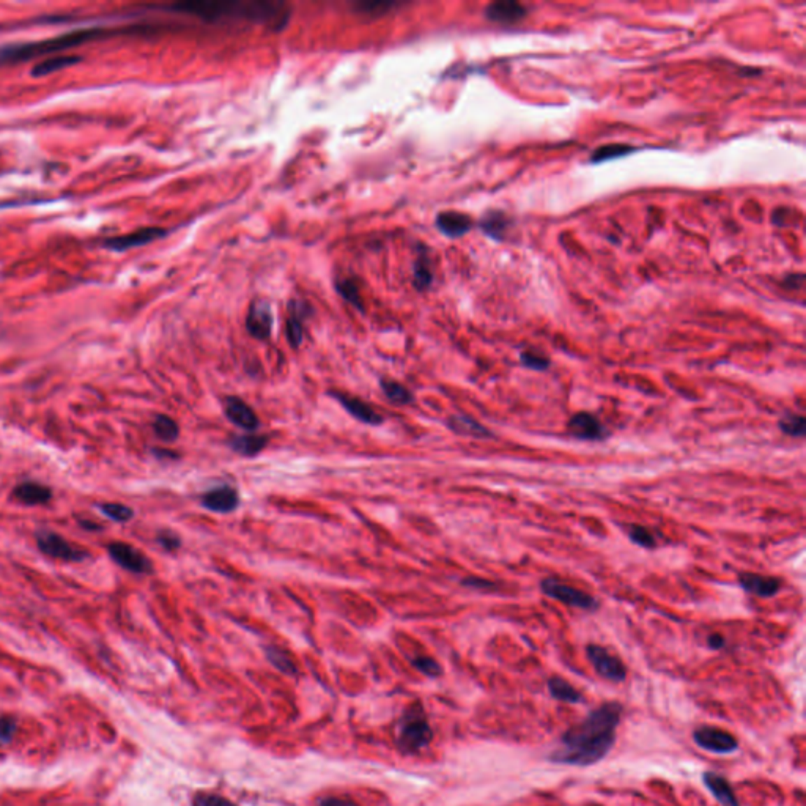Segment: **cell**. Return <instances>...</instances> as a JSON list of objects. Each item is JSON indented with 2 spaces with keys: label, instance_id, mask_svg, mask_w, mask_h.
Returning <instances> with one entry per match:
<instances>
[{
  "label": "cell",
  "instance_id": "6da1fadb",
  "mask_svg": "<svg viewBox=\"0 0 806 806\" xmlns=\"http://www.w3.org/2000/svg\"><path fill=\"white\" fill-rule=\"evenodd\" d=\"M624 709L619 703H605L591 710L584 720L568 728L561 735L547 759L553 764L570 767H591L605 759L616 743Z\"/></svg>",
  "mask_w": 806,
  "mask_h": 806
},
{
  "label": "cell",
  "instance_id": "7a4b0ae2",
  "mask_svg": "<svg viewBox=\"0 0 806 806\" xmlns=\"http://www.w3.org/2000/svg\"><path fill=\"white\" fill-rule=\"evenodd\" d=\"M172 8L205 21L247 20L284 26L289 17V10L284 3L273 2H189L173 5Z\"/></svg>",
  "mask_w": 806,
  "mask_h": 806
},
{
  "label": "cell",
  "instance_id": "3957f363",
  "mask_svg": "<svg viewBox=\"0 0 806 806\" xmlns=\"http://www.w3.org/2000/svg\"><path fill=\"white\" fill-rule=\"evenodd\" d=\"M433 739L426 710L419 703L403 712L396 726V745L402 754H416Z\"/></svg>",
  "mask_w": 806,
  "mask_h": 806
},
{
  "label": "cell",
  "instance_id": "277c9868",
  "mask_svg": "<svg viewBox=\"0 0 806 806\" xmlns=\"http://www.w3.org/2000/svg\"><path fill=\"white\" fill-rule=\"evenodd\" d=\"M96 35H99V30L96 29L76 30V32H70L52 40L0 48V64H16V62L34 59L36 55L57 52L62 51V49L82 45V43L92 40Z\"/></svg>",
  "mask_w": 806,
  "mask_h": 806
},
{
  "label": "cell",
  "instance_id": "5b68a950",
  "mask_svg": "<svg viewBox=\"0 0 806 806\" xmlns=\"http://www.w3.org/2000/svg\"><path fill=\"white\" fill-rule=\"evenodd\" d=\"M540 591L545 593V596L552 597L554 600H558V602L567 605V607H572V608H580V610H596L598 607V602L596 600V597H592L591 593H587L581 589H577V587H572L566 583H561L556 578H545L540 581Z\"/></svg>",
  "mask_w": 806,
  "mask_h": 806
},
{
  "label": "cell",
  "instance_id": "8992f818",
  "mask_svg": "<svg viewBox=\"0 0 806 806\" xmlns=\"http://www.w3.org/2000/svg\"><path fill=\"white\" fill-rule=\"evenodd\" d=\"M586 655L598 676L611 680V682H624L627 677V668L622 660L611 654L608 649L598 645H589L586 647Z\"/></svg>",
  "mask_w": 806,
  "mask_h": 806
},
{
  "label": "cell",
  "instance_id": "52a82bcc",
  "mask_svg": "<svg viewBox=\"0 0 806 806\" xmlns=\"http://www.w3.org/2000/svg\"><path fill=\"white\" fill-rule=\"evenodd\" d=\"M693 740L699 748L712 754H731L739 749V742L733 734L715 726L696 728L693 731Z\"/></svg>",
  "mask_w": 806,
  "mask_h": 806
},
{
  "label": "cell",
  "instance_id": "ba28073f",
  "mask_svg": "<svg viewBox=\"0 0 806 806\" xmlns=\"http://www.w3.org/2000/svg\"><path fill=\"white\" fill-rule=\"evenodd\" d=\"M36 543H38V548L43 553L55 559L82 561L84 558H87L85 552L73 547L70 542H66L64 539V537L51 533V531H40V533L36 534Z\"/></svg>",
  "mask_w": 806,
  "mask_h": 806
},
{
  "label": "cell",
  "instance_id": "9c48e42d",
  "mask_svg": "<svg viewBox=\"0 0 806 806\" xmlns=\"http://www.w3.org/2000/svg\"><path fill=\"white\" fill-rule=\"evenodd\" d=\"M108 552L110 558L114 559L118 566H122L127 570L133 573H150L153 570L152 562L148 561L147 556H143L139 549L128 545L123 542H114L108 545Z\"/></svg>",
  "mask_w": 806,
  "mask_h": 806
},
{
  "label": "cell",
  "instance_id": "30bf717a",
  "mask_svg": "<svg viewBox=\"0 0 806 806\" xmlns=\"http://www.w3.org/2000/svg\"><path fill=\"white\" fill-rule=\"evenodd\" d=\"M567 432L573 438L583 441H602L608 436V430L600 424L596 416L586 411H580L568 419Z\"/></svg>",
  "mask_w": 806,
  "mask_h": 806
},
{
  "label": "cell",
  "instance_id": "8fae6325",
  "mask_svg": "<svg viewBox=\"0 0 806 806\" xmlns=\"http://www.w3.org/2000/svg\"><path fill=\"white\" fill-rule=\"evenodd\" d=\"M246 329L255 339L266 340L273 329L271 305L265 301L252 303L246 317Z\"/></svg>",
  "mask_w": 806,
  "mask_h": 806
},
{
  "label": "cell",
  "instance_id": "7c38bea8",
  "mask_svg": "<svg viewBox=\"0 0 806 806\" xmlns=\"http://www.w3.org/2000/svg\"><path fill=\"white\" fill-rule=\"evenodd\" d=\"M224 413H226L230 422H233L235 426H238L243 430H247V432H254L260 426L259 416L255 415V411L238 397L230 396L224 398Z\"/></svg>",
  "mask_w": 806,
  "mask_h": 806
},
{
  "label": "cell",
  "instance_id": "4fadbf2b",
  "mask_svg": "<svg viewBox=\"0 0 806 806\" xmlns=\"http://www.w3.org/2000/svg\"><path fill=\"white\" fill-rule=\"evenodd\" d=\"M202 505L216 514H230L240 505V495L233 487L222 485L205 493L202 496Z\"/></svg>",
  "mask_w": 806,
  "mask_h": 806
},
{
  "label": "cell",
  "instance_id": "5bb4252c",
  "mask_svg": "<svg viewBox=\"0 0 806 806\" xmlns=\"http://www.w3.org/2000/svg\"><path fill=\"white\" fill-rule=\"evenodd\" d=\"M329 394L354 417V419L361 421L362 424H367V426H381V424H383L384 417L377 413L370 405L362 402L361 398H354L352 396H347V394L337 391H331Z\"/></svg>",
  "mask_w": 806,
  "mask_h": 806
},
{
  "label": "cell",
  "instance_id": "9a60e30c",
  "mask_svg": "<svg viewBox=\"0 0 806 806\" xmlns=\"http://www.w3.org/2000/svg\"><path fill=\"white\" fill-rule=\"evenodd\" d=\"M166 233H167L166 230H162L159 227L141 229V230H136V232H133V233L115 236V238H109L108 241H106V247L122 252V251H127V249H133V247L148 245V243L161 238V236H164Z\"/></svg>",
  "mask_w": 806,
  "mask_h": 806
},
{
  "label": "cell",
  "instance_id": "2e32d148",
  "mask_svg": "<svg viewBox=\"0 0 806 806\" xmlns=\"http://www.w3.org/2000/svg\"><path fill=\"white\" fill-rule=\"evenodd\" d=\"M739 584L743 591L753 596L770 598L777 596L781 589V581L775 577H765L751 572H743L739 575Z\"/></svg>",
  "mask_w": 806,
  "mask_h": 806
},
{
  "label": "cell",
  "instance_id": "e0dca14e",
  "mask_svg": "<svg viewBox=\"0 0 806 806\" xmlns=\"http://www.w3.org/2000/svg\"><path fill=\"white\" fill-rule=\"evenodd\" d=\"M526 15L528 10L524 8V5L514 2V0H501V2L490 3L489 7L485 8V16L489 17L490 21L499 24L518 22L521 21L523 17H526Z\"/></svg>",
  "mask_w": 806,
  "mask_h": 806
},
{
  "label": "cell",
  "instance_id": "ac0fdd59",
  "mask_svg": "<svg viewBox=\"0 0 806 806\" xmlns=\"http://www.w3.org/2000/svg\"><path fill=\"white\" fill-rule=\"evenodd\" d=\"M436 229L449 238H460L473 229V220L468 215L457 211H445L436 217Z\"/></svg>",
  "mask_w": 806,
  "mask_h": 806
},
{
  "label": "cell",
  "instance_id": "d6986e66",
  "mask_svg": "<svg viewBox=\"0 0 806 806\" xmlns=\"http://www.w3.org/2000/svg\"><path fill=\"white\" fill-rule=\"evenodd\" d=\"M703 783L721 806H740L729 781L715 772L703 773Z\"/></svg>",
  "mask_w": 806,
  "mask_h": 806
},
{
  "label": "cell",
  "instance_id": "ffe728a7",
  "mask_svg": "<svg viewBox=\"0 0 806 806\" xmlns=\"http://www.w3.org/2000/svg\"><path fill=\"white\" fill-rule=\"evenodd\" d=\"M447 427L452 430L454 433L460 436H471V438H480V440H490L493 438V433L482 424L473 419L471 416L466 415H454L447 419Z\"/></svg>",
  "mask_w": 806,
  "mask_h": 806
},
{
  "label": "cell",
  "instance_id": "44dd1931",
  "mask_svg": "<svg viewBox=\"0 0 806 806\" xmlns=\"http://www.w3.org/2000/svg\"><path fill=\"white\" fill-rule=\"evenodd\" d=\"M309 314V308L301 301H292L289 318H287V340L293 348H298L303 342V322Z\"/></svg>",
  "mask_w": 806,
  "mask_h": 806
},
{
  "label": "cell",
  "instance_id": "7402d4cb",
  "mask_svg": "<svg viewBox=\"0 0 806 806\" xmlns=\"http://www.w3.org/2000/svg\"><path fill=\"white\" fill-rule=\"evenodd\" d=\"M268 442H270V436L266 435H236L229 440V446L236 454L245 455V457H254L259 452L264 451Z\"/></svg>",
  "mask_w": 806,
  "mask_h": 806
},
{
  "label": "cell",
  "instance_id": "603a6c76",
  "mask_svg": "<svg viewBox=\"0 0 806 806\" xmlns=\"http://www.w3.org/2000/svg\"><path fill=\"white\" fill-rule=\"evenodd\" d=\"M13 495L17 501H21L24 504L38 505V504H46V503L51 501L52 491L49 490L48 487L41 485V484L26 482V484L17 485Z\"/></svg>",
  "mask_w": 806,
  "mask_h": 806
},
{
  "label": "cell",
  "instance_id": "cb8c5ba5",
  "mask_svg": "<svg viewBox=\"0 0 806 806\" xmlns=\"http://www.w3.org/2000/svg\"><path fill=\"white\" fill-rule=\"evenodd\" d=\"M480 229H482V232L485 235H489L490 238L496 240V241H501L504 238L505 232H508L509 227H510V220L509 216L503 213V211H489L484 217L482 221H480Z\"/></svg>",
  "mask_w": 806,
  "mask_h": 806
},
{
  "label": "cell",
  "instance_id": "d4e9b609",
  "mask_svg": "<svg viewBox=\"0 0 806 806\" xmlns=\"http://www.w3.org/2000/svg\"><path fill=\"white\" fill-rule=\"evenodd\" d=\"M548 691L553 699L561 703L578 704L583 701L581 693L561 677H552L548 680Z\"/></svg>",
  "mask_w": 806,
  "mask_h": 806
},
{
  "label": "cell",
  "instance_id": "484cf974",
  "mask_svg": "<svg viewBox=\"0 0 806 806\" xmlns=\"http://www.w3.org/2000/svg\"><path fill=\"white\" fill-rule=\"evenodd\" d=\"M380 386H381V391L384 392L386 398L392 402L394 405H410L415 402V396L413 392H411L408 387H405L403 384L397 383V381L389 380V378H383L380 381Z\"/></svg>",
  "mask_w": 806,
  "mask_h": 806
},
{
  "label": "cell",
  "instance_id": "4316f807",
  "mask_svg": "<svg viewBox=\"0 0 806 806\" xmlns=\"http://www.w3.org/2000/svg\"><path fill=\"white\" fill-rule=\"evenodd\" d=\"M265 655L270 663L276 668L278 671L284 672L285 676H296L298 674V668L295 660H293L289 654H287L284 649L276 647V646H268L265 647Z\"/></svg>",
  "mask_w": 806,
  "mask_h": 806
},
{
  "label": "cell",
  "instance_id": "83f0119b",
  "mask_svg": "<svg viewBox=\"0 0 806 806\" xmlns=\"http://www.w3.org/2000/svg\"><path fill=\"white\" fill-rule=\"evenodd\" d=\"M78 62H80V57H78V55H60V57H52L41 62L38 65H35L32 74L35 78L48 76V74L51 73L64 70V68H68L71 65H76Z\"/></svg>",
  "mask_w": 806,
  "mask_h": 806
},
{
  "label": "cell",
  "instance_id": "f1b7e54d",
  "mask_svg": "<svg viewBox=\"0 0 806 806\" xmlns=\"http://www.w3.org/2000/svg\"><path fill=\"white\" fill-rule=\"evenodd\" d=\"M153 430L156 436H158L159 440L166 441V442H172L178 438L180 435V427L178 424L175 422L172 417H168L166 415H158L154 417V422H153Z\"/></svg>",
  "mask_w": 806,
  "mask_h": 806
},
{
  "label": "cell",
  "instance_id": "f546056e",
  "mask_svg": "<svg viewBox=\"0 0 806 806\" xmlns=\"http://www.w3.org/2000/svg\"><path fill=\"white\" fill-rule=\"evenodd\" d=\"M632 152H633V147L626 145V143H610V145H603V147L597 148L596 152H593V154L591 156V161L593 162V164H598V162H603V161L622 158V156H626Z\"/></svg>",
  "mask_w": 806,
  "mask_h": 806
},
{
  "label": "cell",
  "instance_id": "4dcf8cb0",
  "mask_svg": "<svg viewBox=\"0 0 806 806\" xmlns=\"http://www.w3.org/2000/svg\"><path fill=\"white\" fill-rule=\"evenodd\" d=\"M336 290L347 303L353 304L356 309L364 310V304H362V298L359 295V287L353 279H337Z\"/></svg>",
  "mask_w": 806,
  "mask_h": 806
},
{
  "label": "cell",
  "instance_id": "1f68e13d",
  "mask_svg": "<svg viewBox=\"0 0 806 806\" xmlns=\"http://www.w3.org/2000/svg\"><path fill=\"white\" fill-rule=\"evenodd\" d=\"M778 427L783 433L789 436H796V438H802L806 433V419L802 415H786L781 417L778 422Z\"/></svg>",
  "mask_w": 806,
  "mask_h": 806
},
{
  "label": "cell",
  "instance_id": "d6a6232c",
  "mask_svg": "<svg viewBox=\"0 0 806 806\" xmlns=\"http://www.w3.org/2000/svg\"><path fill=\"white\" fill-rule=\"evenodd\" d=\"M413 276H415V279H413L415 285L419 290H424V289H427V287L432 285L433 273H432V268H430V261L426 257V254H421V257L417 259V261L415 264Z\"/></svg>",
  "mask_w": 806,
  "mask_h": 806
},
{
  "label": "cell",
  "instance_id": "836d02e7",
  "mask_svg": "<svg viewBox=\"0 0 806 806\" xmlns=\"http://www.w3.org/2000/svg\"><path fill=\"white\" fill-rule=\"evenodd\" d=\"M101 512L104 515H108L110 520L114 521H129L131 518L134 517V512L131 508L124 504H118V503H108V504H103L101 505Z\"/></svg>",
  "mask_w": 806,
  "mask_h": 806
},
{
  "label": "cell",
  "instance_id": "e575fe53",
  "mask_svg": "<svg viewBox=\"0 0 806 806\" xmlns=\"http://www.w3.org/2000/svg\"><path fill=\"white\" fill-rule=\"evenodd\" d=\"M411 665H413L417 671L426 674L427 677H440L442 674V668L440 666L438 661L432 657H427V655H419V657L413 659L411 660Z\"/></svg>",
  "mask_w": 806,
  "mask_h": 806
},
{
  "label": "cell",
  "instance_id": "d590c367",
  "mask_svg": "<svg viewBox=\"0 0 806 806\" xmlns=\"http://www.w3.org/2000/svg\"><path fill=\"white\" fill-rule=\"evenodd\" d=\"M520 362L524 366L531 368V370H537V372H543L547 370V368L552 366V362L547 358V356H543L540 353H535V352H523L520 354Z\"/></svg>",
  "mask_w": 806,
  "mask_h": 806
},
{
  "label": "cell",
  "instance_id": "8d00e7d4",
  "mask_svg": "<svg viewBox=\"0 0 806 806\" xmlns=\"http://www.w3.org/2000/svg\"><path fill=\"white\" fill-rule=\"evenodd\" d=\"M628 537H630V540L636 543L638 547H642V548H654L655 547V537L652 535L651 531L642 528V526H630Z\"/></svg>",
  "mask_w": 806,
  "mask_h": 806
},
{
  "label": "cell",
  "instance_id": "74e56055",
  "mask_svg": "<svg viewBox=\"0 0 806 806\" xmlns=\"http://www.w3.org/2000/svg\"><path fill=\"white\" fill-rule=\"evenodd\" d=\"M192 806H236L230 800L224 798L216 793H197L192 798Z\"/></svg>",
  "mask_w": 806,
  "mask_h": 806
},
{
  "label": "cell",
  "instance_id": "f35d334b",
  "mask_svg": "<svg viewBox=\"0 0 806 806\" xmlns=\"http://www.w3.org/2000/svg\"><path fill=\"white\" fill-rule=\"evenodd\" d=\"M158 542L162 548L167 549V552H177L181 545L180 537L171 533V531H161L158 534Z\"/></svg>",
  "mask_w": 806,
  "mask_h": 806
},
{
  "label": "cell",
  "instance_id": "ab89813d",
  "mask_svg": "<svg viewBox=\"0 0 806 806\" xmlns=\"http://www.w3.org/2000/svg\"><path fill=\"white\" fill-rule=\"evenodd\" d=\"M461 584L465 587H471V589H477V591H495L496 589V584L491 583L489 580H484V578H477V577H468L465 580H461Z\"/></svg>",
  "mask_w": 806,
  "mask_h": 806
},
{
  "label": "cell",
  "instance_id": "60d3db41",
  "mask_svg": "<svg viewBox=\"0 0 806 806\" xmlns=\"http://www.w3.org/2000/svg\"><path fill=\"white\" fill-rule=\"evenodd\" d=\"M16 721L11 717L0 718V742L8 743L15 734Z\"/></svg>",
  "mask_w": 806,
  "mask_h": 806
},
{
  "label": "cell",
  "instance_id": "b9f144b4",
  "mask_svg": "<svg viewBox=\"0 0 806 806\" xmlns=\"http://www.w3.org/2000/svg\"><path fill=\"white\" fill-rule=\"evenodd\" d=\"M320 806H359L358 803L352 802L348 798H337V797H324L318 802Z\"/></svg>",
  "mask_w": 806,
  "mask_h": 806
},
{
  "label": "cell",
  "instance_id": "7bdbcfd3",
  "mask_svg": "<svg viewBox=\"0 0 806 806\" xmlns=\"http://www.w3.org/2000/svg\"><path fill=\"white\" fill-rule=\"evenodd\" d=\"M707 645L710 649H714V651H720L724 646H726V640L723 638L721 635H710L709 640H707Z\"/></svg>",
  "mask_w": 806,
  "mask_h": 806
}]
</instances>
